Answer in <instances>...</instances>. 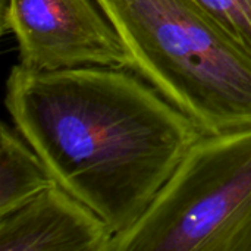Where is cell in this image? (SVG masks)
Returning a JSON list of instances; mask_svg holds the SVG:
<instances>
[{
    "instance_id": "obj_1",
    "label": "cell",
    "mask_w": 251,
    "mask_h": 251,
    "mask_svg": "<svg viewBox=\"0 0 251 251\" xmlns=\"http://www.w3.org/2000/svg\"><path fill=\"white\" fill-rule=\"evenodd\" d=\"M6 109L57 185L115 235L154 203L191 146L197 125L134 71L15 65Z\"/></svg>"
},
{
    "instance_id": "obj_2",
    "label": "cell",
    "mask_w": 251,
    "mask_h": 251,
    "mask_svg": "<svg viewBox=\"0 0 251 251\" xmlns=\"http://www.w3.org/2000/svg\"><path fill=\"white\" fill-rule=\"evenodd\" d=\"M131 71L203 135L251 125V57L194 0H97Z\"/></svg>"
},
{
    "instance_id": "obj_3",
    "label": "cell",
    "mask_w": 251,
    "mask_h": 251,
    "mask_svg": "<svg viewBox=\"0 0 251 251\" xmlns=\"http://www.w3.org/2000/svg\"><path fill=\"white\" fill-rule=\"evenodd\" d=\"M109 251H251V125L201 135Z\"/></svg>"
},
{
    "instance_id": "obj_4",
    "label": "cell",
    "mask_w": 251,
    "mask_h": 251,
    "mask_svg": "<svg viewBox=\"0 0 251 251\" xmlns=\"http://www.w3.org/2000/svg\"><path fill=\"white\" fill-rule=\"evenodd\" d=\"M1 31L15 35L19 63L29 69L132 66L97 0H3Z\"/></svg>"
},
{
    "instance_id": "obj_5",
    "label": "cell",
    "mask_w": 251,
    "mask_h": 251,
    "mask_svg": "<svg viewBox=\"0 0 251 251\" xmlns=\"http://www.w3.org/2000/svg\"><path fill=\"white\" fill-rule=\"evenodd\" d=\"M104 221L54 184L0 215V251H109Z\"/></svg>"
},
{
    "instance_id": "obj_6",
    "label": "cell",
    "mask_w": 251,
    "mask_h": 251,
    "mask_svg": "<svg viewBox=\"0 0 251 251\" xmlns=\"http://www.w3.org/2000/svg\"><path fill=\"white\" fill-rule=\"evenodd\" d=\"M54 179L34 149L16 128L1 124L0 131V215L29 201Z\"/></svg>"
},
{
    "instance_id": "obj_7",
    "label": "cell",
    "mask_w": 251,
    "mask_h": 251,
    "mask_svg": "<svg viewBox=\"0 0 251 251\" xmlns=\"http://www.w3.org/2000/svg\"><path fill=\"white\" fill-rule=\"evenodd\" d=\"M251 57V0H194Z\"/></svg>"
}]
</instances>
